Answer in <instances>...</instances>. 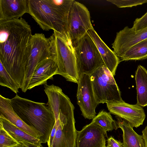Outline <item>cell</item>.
I'll return each instance as SVG.
<instances>
[{
    "label": "cell",
    "instance_id": "83f0119b",
    "mask_svg": "<svg viewBox=\"0 0 147 147\" xmlns=\"http://www.w3.org/2000/svg\"><path fill=\"white\" fill-rule=\"evenodd\" d=\"M21 146L22 147H35V146Z\"/></svg>",
    "mask_w": 147,
    "mask_h": 147
},
{
    "label": "cell",
    "instance_id": "6da1fadb",
    "mask_svg": "<svg viewBox=\"0 0 147 147\" xmlns=\"http://www.w3.org/2000/svg\"><path fill=\"white\" fill-rule=\"evenodd\" d=\"M32 35L30 25L22 18L0 21V62L22 90Z\"/></svg>",
    "mask_w": 147,
    "mask_h": 147
},
{
    "label": "cell",
    "instance_id": "5bb4252c",
    "mask_svg": "<svg viewBox=\"0 0 147 147\" xmlns=\"http://www.w3.org/2000/svg\"><path fill=\"white\" fill-rule=\"evenodd\" d=\"M0 114L18 127L42 141L43 134L24 122L13 110L10 99L1 95H0Z\"/></svg>",
    "mask_w": 147,
    "mask_h": 147
},
{
    "label": "cell",
    "instance_id": "ac0fdd59",
    "mask_svg": "<svg viewBox=\"0 0 147 147\" xmlns=\"http://www.w3.org/2000/svg\"><path fill=\"white\" fill-rule=\"evenodd\" d=\"M117 128H120L123 132L124 147H145L142 135L137 134L133 127L127 121L117 116L116 117Z\"/></svg>",
    "mask_w": 147,
    "mask_h": 147
},
{
    "label": "cell",
    "instance_id": "ba28073f",
    "mask_svg": "<svg viewBox=\"0 0 147 147\" xmlns=\"http://www.w3.org/2000/svg\"><path fill=\"white\" fill-rule=\"evenodd\" d=\"M94 29L90 12L83 4L74 1L70 11L68 20V34L73 47L89 30Z\"/></svg>",
    "mask_w": 147,
    "mask_h": 147
},
{
    "label": "cell",
    "instance_id": "d6986e66",
    "mask_svg": "<svg viewBox=\"0 0 147 147\" xmlns=\"http://www.w3.org/2000/svg\"><path fill=\"white\" fill-rule=\"evenodd\" d=\"M135 79L137 92V104L141 107L147 106V70L140 65L138 66Z\"/></svg>",
    "mask_w": 147,
    "mask_h": 147
},
{
    "label": "cell",
    "instance_id": "f1b7e54d",
    "mask_svg": "<svg viewBox=\"0 0 147 147\" xmlns=\"http://www.w3.org/2000/svg\"><path fill=\"white\" fill-rule=\"evenodd\" d=\"M14 147H22L21 145H19L18 146H17Z\"/></svg>",
    "mask_w": 147,
    "mask_h": 147
},
{
    "label": "cell",
    "instance_id": "8992f818",
    "mask_svg": "<svg viewBox=\"0 0 147 147\" xmlns=\"http://www.w3.org/2000/svg\"><path fill=\"white\" fill-rule=\"evenodd\" d=\"M52 57L49 38L42 33L32 35L29 42L28 57L26 70L24 86L22 91L28 90L30 82L36 67L45 59Z\"/></svg>",
    "mask_w": 147,
    "mask_h": 147
},
{
    "label": "cell",
    "instance_id": "52a82bcc",
    "mask_svg": "<svg viewBox=\"0 0 147 147\" xmlns=\"http://www.w3.org/2000/svg\"><path fill=\"white\" fill-rule=\"evenodd\" d=\"M74 49L80 75H90L101 65L105 64L96 45L87 33Z\"/></svg>",
    "mask_w": 147,
    "mask_h": 147
},
{
    "label": "cell",
    "instance_id": "7a4b0ae2",
    "mask_svg": "<svg viewBox=\"0 0 147 147\" xmlns=\"http://www.w3.org/2000/svg\"><path fill=\"white\" fill-rule=\"evenodd\" d=\"M74 1L28 0V13L43 30L69 37L68 17Z\"/></svg>",
    "mask_w": 147,
    "mask_h": 147
},
{
    "label": "cell",
    "instance_id": "7c38bea8",
    "mask_svg": "<svg viewBox=\"0 0 147 147\" xmlns=\"http://www.w3.org/2000/svg\"><path fill=\"white\" fill-rule=\"evenodd\" d=\"M107 131L91 122L80 131H77L75 147H106Z\"/></svg>",
    "mask_w": 147,
    "mask_h": 147
},
{
    "label": "cell",
    "instance_id": "5b68a950",
    "mask_svg": "<svg viewBox=\"0 0 147 147\" xmlns=\"http://www.w3.org/2000/svg\"><path fill=\"white\" fill-rule=\"evenodd\" d=\"M90 75L98 104L123 101L114 76L105 64L101 65Z\"/></svg>",
    "mask_w": 147,
    "mask_h": 147
},
{
    "label": "cell",
    "instance_id": "277c9868",
    "mask_svg": "<svg viewBox=\"0 0 147 147\" xmlns=\"http://www.w3.org/2000/svg\"><path fill=\"white\" fill-rule=\"evenodd\" d=\"M52 58L58 68V74L67 81L77 83L80 74L74 47L68 36L54 32L49 38Z\"/></svg>",
    "mask_w": 147,
    "mask_h": 147
},
{
    "label": "cell",
    "instance_id": "4316f807",
    "mask_svg": "<svg viewBox=\"0 0 147 147\" xmlns=\"http://www.w3.org/2000/svg\"><path fill=\"white\" fill-rule=\"evenodd\" d=\"M143 138L144 139L145 147H147V125L142 131Z\"/></svg>",
    "mask_w": 147,
    "mask_h": 147
},
{
    "label": "cell",
    "instance_id": "4fadbf2b",
    "mask_svg": "<svg viewBox=\"0 0 147 147\" xmlns=\"http://www.w3.org/2000/svg\"><path fill=\"white\" fill-rule=\"evenodd\" d=\"M58 66L52 57L40 63L36 67L28 88V90L39 85L47 84L49 79L53 80V76L58 74Z\"/></svg>",
    "mask_w": 147,
    "mask_h": 147
},
{
    "label": "cell",
    "instance_id": "7402d4cb",
    "mask_svg": "<svg viewBox=\"0 0 147 147\" xmlns=\"http://www.w3.org/2000/svg\"><path fill=\"white\" fill-rule=\"evenodd\" d=\"M0 85L9 88L17 94L20 87L7 71L2 63L0 62Z\"/></svg>",
    "mask_w": 147,
    "mask_h": 147
},
{
    "label": "cell",
    "instance_id": "9a60e30c",
    "mask_svg": "<svg viewBox=\"0 0 147 147\" xmlns=\"http://www.w3.org/2000/svg\"><path fill=\"white\" fill-rule=\"evenodd\" d=\"M28 12V0H0V21L19 18Z\"/></svg>",
    "mask_w": 147,
    "mask_h": 147
},
{
    "label": "cell",
    "instance_id": "30bf717a",
    "mask_svg": "<svg viewBox=\"0 0 147 147\" xmlns=\"http://www.w3.org/2000/svg\"><path fill=\"white\" fill-rule=\"evenodd\" d=\"M147 38V27L136 30L126 26L117 33L112 47L119 58L134 45Z\"/></svg>",
    "mask_w": 147,
    "mask_h": 147
},
{
    "label": "cell",
    "instance_id": "e0dca14e",
    "mask_svg": "<svg viewBox=\"0 0 147 147\" xmlns=\"http://www.w3.org/2000/svg\"><path fill=\"white\" fill-rule=\"evenodd\" d=\"M0 123L4 129L20 145L36 147H42V141L18 127L0 114Z\"/></svg>",
    "mask_w": 147,
    "mask_h": 147
},
{
    "label": "cell",
    "instance_id": "9c48e42d",
    "mask_svg": "<svg viewBox=\"0 0 147 147\" xmlns=\"http://www.w3.org/2000/svg\"><path fill=\"white\" fill-rule=\"evenodd\" d=\"M76 94L77 103L85 119H93L96 116V109L98 104L93 91L90 75H80Z\"/></svg>",
    "mask_w": 147,
    "mask_h": 147
},
{
    "label": "cell",
    "instance_id": "d4e9b609",
    "mask_svg": "<svg viewBox=\"0 0 147 147\" xmlns=\"http://www.w3.org/2000/svg\"><path fill=\"white\" fill-rule=\"evenodd\" d=\"M147 27V12L141 17L135 19L132 28L136 30H138Z\"/></svg>",
    "mask_w": 147,
    "mask_h": 147
},
{
    "label": "cell",
    "instance_id": "603a6c76",
    "mask_svg": "<svg viewBox=\"0 0 147 147\" xmlns=\"http://www.w3.org/2000/svg\"><path fill=\"white\" fill-rule=\"evenodd\" d=\"M19 145L0 123V147H14Z\"/></svg>",
    "mask_w": 147,
    "mask_h": 147
},
{
    "label": "cell",
    "instance_id": "cb8c5ba5",
    "mask_svg": "<svg viewBox=\"0 0 147 147\" xmlns=\"http://www.w3.org/2000/svg\"><path fill=\"white\" fill-rule=\"evenodd\" d=\"M119 8L132 7L147 3V0H107Z\"/></svg>",
    "mask_w": 147,
    "mask_h": 147
},
{
    "label": "cell",
    "instance_id": "44dd1931",
    "mask_svg": "<svg viewBox=\"0 0 147 147\" xmlns=\"http://www.w3.org/2000/svg\"><path fill=\"white\" fill-rule=\"evenodd\" d=\"M91 122L100 126L107 131L117 129L116 121L113 119L111 113L103 110L100 111Z\"/></svg>",
    "mask_w": 147,
    "mask_h": 147
},
{
    "label": "cell",
    "instance_id": "2e32d148",
    "mask_svg": "<svg viewBox=\"0 0 147 147\" xmlns=\"http://www.w3.org/2000/svg\"><path fill=\"white\" fill-rule=\"evenodd\" d=\"M87 33L96 45L106 66L114 76L121 61L119 59L101 39L94 28L89 30Z\"/></svg>",
    "mask_w": 147,
    "mask_h": 147
},
{
    "label": "cell",
    "instance_id": "8fae6325",
    "mask_svg": "<svg viewBox=\"0 0 147 147\" xmlns=\"http://www.w3.org/2000/svg\"><path fill=\"white\" fill-rule=\"evenodd\" d=\"M109 112L129 122L137 128L142 125L146 115L143 108L137 104H129L124 101L107 104Z\"/></svg>",
    "mask_w": 147,
    "mask_h": 147
},
{
    "label": "cell",
    "instance_id": "484cf974",
    "mask_svg": "<svg viewBox=\"0 0 147 147\" xmlns=\"http://www.w3.org/2000/svg\"><path fill=\"white\" fill-rule=\"evenodd\" d=\"M106 147H124L123 143L115 139L112 136L108 138Z\"/></svg>",
    "mask_w": 147,
    "mask_h": 147
},
{
    "label": "cell",
    "instance_id": "ffe728a7",
    "mask_svg": "<svg viewBox=\"0 0 147 147\" xmlns=\"http://www.w3.org/2000/svg\"><path fill=\"white\" fill-rule=\"evenodd\" d=\"M121 61L147 59V38L134 45L119 58Z\"/></svg>",
    "mask_w": 147,
    "mask_h": 147
},
{
    "label": "cell",
    "instance_id": "3957f363",
    "mask_svg": "<svg viewBox=\"0 0 147 147\" xmlns=\"http://www.w3.org/2000/svg\"><path fill=\"white\" fill-rule=\"evenodd\" d=\"M10 100L13 110L19 117L43 134L42 143L47 142L55 122L53 111L48 104L34 102L17 94Z\"/></svg>",
    "mask_w": 147,
    "mask_h": 147
}]
</instances>
